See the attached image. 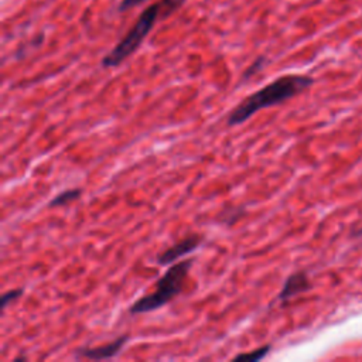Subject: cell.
Here are the masks:
<instances>
[{"label": "cell", "mask_w": 362, "mask_h": 362, "mask_svg": "<svg viewBox=\"0 0 362 362\" xmlns=\"http://www.w3.org/2000/svg\"><path fill=\"white\" fill-rule=\"evenodd\" d=\"M129 335H120L116 339H113L112 342H107L105 345H99V346H89V348H79L78 349V355L88 358V359H93V361H100V359H110L113 356H116L122 346L127 342Z\"/></svg>", "instance_id": "5b68a950"}, {"label": "cell", "mask_w": 362, "mask_h": 362, "mask_svg": "<svg viewBox=\"0 0 362 362\" xmlns=\"http://www.w3.org/2000/svg\"><path fill=\"white\" fill-rule=\"evenodd\" d=\"M79 195H81V189H79V188H69V189H65V191L59 192L58 195H55V197L48 202V208H54V206H61V205L69 204V202L75 201Z\"/></svg>", "instance_id": "52a82bcc"}, {"label": "cell", "mask_w": 362, "mask_h": 362, "mask_svg": "<svg viewBox=\"0 0 362 362\" xmlns=\"http://www.w3.org/2000/svg\"><path fill=\"white\" fill-rule=\"evenodd\" d=\"M266 65V58L262 55V57H257L246 69H245V72H243V75H242V79L243 81H246V79H249L250 76H253L255 74H257L260 69H263V66Z\"/></svg>", "instance_id": "30bf717a"}, {"label": "cell", "mask_w": 362, "mask_h": 362, "mask_svg": "<svg viewBox=\"0 0 362 362\" xmlns=\"http://www.w3.org/2000/svg\"><path fill=\"white\" fill-rule=\"evenodd\" d=\"M192 266V260H181L177 263H173L167 272L156 281L154 290L150 294H146L136 300L130 308V314H144V313H151L154 310L161 308L167 303H170L173 298H175L187 280L188 272Z\"/></svg>", "instance_id": "3957f363"}, {"label": "cell", "mask_w": 362, "mask_h": 362, "mask_svg": "<svg viewBox=\"0 0 362 362\" xmlns=\"http://www.w3.org/2000/svg\"><path fill=\"white\" fill-rule=\"evenodd\" d=\"M23 288H13V290H8V291H6V293H3L1 294V300H0V308H1V311L11 303V301H14V300H17L21 294H23Z\"/></svg>", "instance_id": "8fae6325"}, {"label": "cell", "mask_w": 362, "mask_h": 362, "mask_svg": "<svg viewBox=\"0 0 362 362\" xmlns=\"http://www.w3.org/2000/svg\"><path fill=\"white\" fill-rule=\"evenodd\" d=\"M314 79L308 75L288 74L276 78L273 82L262 86L252 95L246 96L235 106L228 116V126H238L250 119L256 112L280 105L310 88Z\"/></svg>", "instance_id": "6da1fadb"}, {"label": "cell", "mask_w": 362, "mask_h": 362, "mask_svg": "<svg viewBox=\"0 0 362 362\" xmlns=\"http://www.w3.org/2000/svg\"><path fill=\"white\" fill-rule=\"evenodd\" d=\"M144 1H147V0H122L120 3H119V11H126V10H130V8H133V7H136V6H139V4H141V3H144Z\"/></svg>", "instance_id": "7c38bea8"}, {"label": "cell", "mask_w": 362, "mask_h": 362, "mask_svg": "<svg viewBox=\"0 0 362 362\" xmlns=\"http://www.w3.org/2000/svg\"><path fill=\"white\" fill-rule=\"evenodd\" d=\"M270 348H272V345L267 344V345H263V346H260V348H257V349H255L252 352L238 354V355L233 356V361H253V362L260 361L262 358H264L269 354Z\"/></svg>", "instance_id": "9c48e42d"}, {"label": "cell", "mask_w": 362, "mask_h": 362, "mask_svg": "<svg viewBox=\"0 0 362 362\" xmlns=\"http://www.w3.org/2000/svg\"><path fill=\"white\" fill-rule=\"evenodd\" d=\"M202 243V236L199 233H191L188 236H185L184 239L178 240L177 243H174L173 246L167 247L164 252H161L156 262L161 266H167V264H173L175 263L178 259H181L182 256L194 252L199 245Z\"/></svg>", "instance_id": "277c9868"}, {"label": "cell", "mask_w": 362, "mask_h": 362, "mask_svg": "<svg viewBox=\"0 0 362 362\" xmlns=\"http://www.w3.org/2000/svg\"><path fill=\"white\" fill-rule=\"evenodd\" d=\"M245 214L243 206H225L219 214H218V221L225 225H232L238 221Z\"/></svg>", "instance_id": "ba28073f"}, {"label": "cell", "mask_w": 362, "mask_h": 362, "mask_svg": "<svg viewBox=\"0 0 362 362\" xmlns=\"http://www.w3.org/2000/svg\"><path fill=\"white\" fill-rule=\"evenodd\" d=\"M310 288H311V281H310L307 273L305 272H296V273L290 274L286 279V281H284V284H283V287L279 293V300L287 301V300L293 298L297 294L308 291Z\"/></svg>", "instance_id": "8992f818"}, {"label": "cell", "mask_w": 362, "mask_h": 362, "mask_svg": "<svg viewBox=\"0 0 362 362\" xmlns=\"http://www.w3.org/2000/svg\"><path fill=\"white\" fill-rule=\"evenodd\" d=\"M185 1L187 0H157L146 7L137 17L133 27L127 31V34L103 57L102 66H119L124 59H127L133 52L139 49L157 21L170 17Z\"/></svg>", "instance_id": "7a4b0ae2"}]
</instances>
